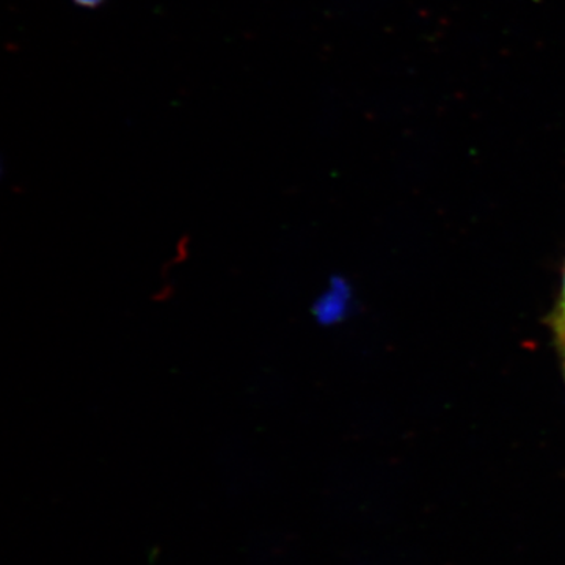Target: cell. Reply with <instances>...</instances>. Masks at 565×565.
I'll list each match as a JSON object with an SVG mask.
<instances>
[{"label":"cell","instance_id":"cell-1","mask_svg":"<svg viewBox=\"0 0 565 565\" xmlns=\"http://www.w3.org/2000/svg\"><path fill=\"white\" fill-rule=\"evenodd\" d=\"M352 288L345 278L334 275L315 299L313 318L319 326L333 327L351 313Z\"/></svg>","mask_w":565,"mask_h":565},{"label":"cell","instance_id":"cell-2","mask_svg":"<svg viewBox=\"0 0 565 565\" xmlns=\"http://www.w3.org/2000/svg\"><path fill=\"white\" fill-rule=\"evenodd\" d=\"M561 319L565 327V270H564V285H563V297H561Z\"/></svg>","mask_w":565,"mask_h":565},{"label":"cell","instance_id":"cell-3","mask_svg":"<svg viewBox=\"0 0 565 565\" xmlns=\"http://www.w3.org/2000/svg\"><path fill=\"white\" fill-rule=\"evenodd\" d=\"M77 2L85 3V6H92L93 2H98V0H77Z\"/></svg>","mask_w":565,"mask_h":565}]
</instances>
